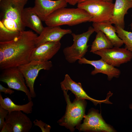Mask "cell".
<instances>
[{
	"label": "cell",
	"instance_id": "cell-3",
	"mask_svg": "<svg viewBox=\"0 0 132 132\" xmlns=\"http://www.w3.org/2000/svg\"><path fill=\"white\" fill-rule=\"evenodd\" d=\"M63 91L67 103L66 110L64 115L57 122L60 125L73 132L75 130V127L80 124L84 117L86 103L85 99L77 100L76 99L71 102L67 91Z\"/></svg>",
	"mask_w": 132,
	"mask_h": 132
},
{
	"label": "cell",
	"instance_id": "cell-11",
	"mask_svg": "<svg viewBox=\"0 0 132 132\" xmlns=\"http://www.w3.org/2000/svg\"><path fill=\"white\" fill-rule=\"evenodd\" d=\"M84 118L83 123L76 127L79 131L114 132L113 129L103 120L101 114L95 110H91L87 115H84Z\"/></svg>",
	"mask_w": 132,
	"mask_h": 132
},
{
	"label": "cell",
	"instance_id": "cell-18",
	"mask_svg": "<svg viewBox=\"0 0 132 132\" xmlns=\"http://www.w3.org/2000/svg\"><path fill=\"white\" fill-rule=\"evenodd\" d=\"M22 20L25 27L30 28L39 34L41 33L44 27L42 20L33 7L24 8L22 14Z\"/></svg>",
	"mask_w": 132,
	"mask_h": 132
},
{
	"label": "cell",
	"instance_id": "cell-4",
	"mask_svg": "<svg viewBox=\"0 0 132 132\" xmlns=\"http://www.w3.org/2000/svg\"><path fill=\"white\" fill-rule=\"evenodd\" d=\"M114 5L113 3L99 0H87L78 3L77 7L91 16L89 22L98 23L110 21Z\"/></svg>",
	"mask_w": 132,
	"mask_h": 132
},
{
	"label": "cell",
	"instance_id": "cell-22",
	"mask_svg": "<svg viewBox=\"0 0 132 132\" xmlns=\"http://www.w3.org/2000/svg\"><path fill=\"white\" fill-rule=\"evenodd\" d=\"M115 26L118 36L125 44V47L132 52V32L126 31L118 26Z\"/></svg>",
	"mask_w": 132,
	"mask_h": 132
},
{
	"label": "cell",
	"instance_id": "cell-14",
	"mask_svg": "<svg viewBox=\"0 0 132 132\" xmlns=\"http://www.w3.org/2000/svg\"><path fill=\"white\" fill-rule=\"evenodd\" d=\"M72 33V30L69 29H62L58 26H47L36 38V47L48 42H60L65 35Z\"/></svg>",
	"mask_w": 132,
	"mask_h": 132
},
{
	"label": "cell",
	"instance_id": "cell-31",
	"mask_svg": "<svg viewBox=\"0 0 132 132\" xmlns=\"http://www.w3.org/2000/svg\"><path fill=\"white\" fill-rule=\"evenodd\" d=\"M2 0H0V1H1Z\"/></svg>",
	"mask_w": 132,
	"mask_h": 132
},
{
	"label": "cell",
	"instance_id": "cell-17",
	"mask_svg": "<svg viewBox=\"0 0 132 132\" xmlns=\"http://www.w3.org/2000/svg\"><path fill=\"white\" fill-rule=\"evenodd\" d=\"M132 8V0H116L110 23L124 29L125 16L127 13L128 10Z\"/></svg>",
	"mask_w": 132,
	"mask_h": 132
},
{
	"label": "cell",
	"instance_id": "cell-20",
	"mask_svg": "<svg viewBox=\"0 0 132 132\" xmlns=\"http://www.w3.org/2000/svg\"><path fill=\"white\" fill-rule=\"evenodd\" d=\"M33 105L32 100L25 104H16L9 97L3 98L0 93V106L8 110L9 113L14 111H21L25 114H30L32 112Z\"/></svg>",
	"mask_w": 132,
	"mask_h": 132
},
{
	"label": "cell",
	"instance_id": "cell-15",
	"mask_svg": "<svg viewBox=\"0 0 132 132\" xmlns=\"http://www.w3.org/2000/svg\"><path fill=\"white\" fill-rule=\"evenodd\" d=\"M61 45L60 41L48 42L36 47L31 53L30 61H49L58 51Z\"/></svg>",
	"mask_w": 132,
	"mask_h": 132
},
{
	"label": "cell",
	"instance_id": "cell-13",
	"mask_svg": "<svg viewBox=\"0 0 132 132\" xmlns=\"http://www.w3.org/2000/svg\"><path fill=\"white\" fill-rule=\"evenodd\" d=\"M33 9L42 21L44 22L47 17L55 10L66 7L67 3L65 0H34Z\"/></svg>",
	"mask_w": 132,
	"mask_h": 132
},
{
	"label": "cell",
	"instance_id": "cell-19",
	"mask_svg": "<svg viewBox=\"0 0 132 132\" xmlns=\"http://www.w3.org/2000/svg\"><path fill=\"white\" fill-rule=\"evenodd\" d=\"M92 26L96 32L101 31L104 33L114 47H120L124 44L123 41L116 33L115 27L113 26L110 21L93 22Z\"/></svg>",
	"mask_w": 132,
	"mask_h": 132
},
{
	"label": "cell",
	"instance_id": "cell-29",
	"mask_svg": "<svg viewBox=\"0 0 132 132\" xmlns=\"http://www.w3.org/2000/svg\"><path fill=\"white\" fill-rule=\"evenodd\" d=\"M130 26L131 29V30H132V22L130 24Z\"/></svg>",
	"mask_w": 132,
	"mask_h": 132
},
{
	"label": "cell",
	"instance_id": "cell-7",
	"mask_svg": "<svg viewBox=\"0 0 132 132\" xmlns=\"http://www.w3.org/2000/svg\"><path fill=\"white\" fill-rule=\"evenodd\" d=\"M0 81L6 83L9 88L24 92L29 101L32 98L26 85L25 78L18 67H12L2 70Z\"/></svg>",
	"mask_w": 132,
	"mask_h": 132
},
{
	"label": "cell",
	"instance_id": "cell-24",
	"mask_svg": "<svg viewBox=\"0 0 132 132\" xmlns=\"http://www.w3.org/2000/svg\"><path fill=\"white\" fill-rule=\"evenodd\" d=\"M8 113V110L0 106V131L4 125L5 118Z\"/></svg>",
	"mask_w": 132,
	"mask_h": 132
},
{
	"label": "cell",
	"instance_id": "cell-16",
	"mask_svg": "<svg viewBox=\"0 0 132 132\" xmlns=\"http://www.w3.org/2000/svg\"><path fill=\"white\" fill-rule=\"evenodd\" d=\"M80 64H88L94 67V69L91 72V74L94 75L97 73H101L107 75L108 79L110 80L113 77L118 78L121 72L118 69L110 65L101 59L96 60H90L84 57L78 60Z\"/></svg>",
	"mask_w": 132,
	"mask_h": 132
},
{
	"label": "cell",
	"instance_id": "cell-21",
	"mask_svg": "<svg viewBox=\"0 0 132 132\" xmlns=\"http://www.w3.org/2000/svg\"><path fill=\"white\" fill-rule=\"evenodd\" d=\"M97 33L91 45L90 52L93 53L98 50L113 47L110 41L102 32L99 31Z\"/></svg>",
	"mask_w": 132,
	"mask_h": 132
},
{
	"label": "cell",
	"instance_id": "cell-1",
	"mask_svg": "<svg viewBox=\"0 0 132 132\" xmlns=\"http://www.w3.org/2000/svg\"><path fill=\"white\" fill-rule=\"evenodd\" d=\"M37 36L32 31L23 30L11 41L0 42V70L18 67L29 62L32 52L36 47Z\"/></svg>",
	"mask_w": 132,
	"mask_h": 132
},
{
	"label": "cell",
	"instance_id": "cell-12",
	"mask_svg": "<svg viewBox=\"0 0 132 132\" xmlns=\"http://www.w3.org/2000/svg\"><path fill=\"white\" fill-rule=\"evenodd\" d=\"M60 85L62 90H70L75 95L76 99L77 100L88 99L92 102L95 105L101 103H111L109 100V98L112 94L110 92L108 94L107 97L105 100H98L93 99L87 95L80 83H77L73 81L67 74L65 75L64 80L60 83Z\"/></svg>",
	"mask_w": 132,
	"mask_h": 132
},
{
	"label": "cell",
	"instance_id": "cell-27",
	"mask_svg": "<svg viewBox=\"0 0 132 132\" xmlns=\"http://www.w3.org/2000/svg\"><path fill=\"white\" fill-rule=\"evenodd\" d=\"M80 0L78 3L83 1L86 0ZM104 1L110 2L111 3H113V0H99Z\"/></svg>",
	"mask_w": 132,
	"mask_h": 132
},
{
	"label": "cell",
	"instance_id": "cell-25",
	"mask_svg": "<svg viewBox=\"0 0 132 132\" xmlns=\"http://www.w3.org/2000/svg\"><path fill=\"white\" fill-rule=\"evenodd\" d=\"M0 92H3L6 94H8L11 95L14 93V91L10 88H6L4 87L0 84Z\"/></svg>",
	"mask_w": 132,
	"mask_h": 132
},
{
	"label": "cell",
	"instance_id": "cell-8",
	"mask_svg": "<svg viewBox=\"0 0 132 132\" xmlns=\"http://www.w3.org/2000/svg\"><path fill=\"white\" fill-rule=\"evenodd\" d=\"M27 1L17 0H2L0 1V19L6 18L14 21L21 31L25 27L22 20L24 7Z\"/></svg>",
	"mask_w": 132,
	"mask_h": 132
},
{
	"label": "cell",
	"instance_id": "cell-30",
	"mask_svg": "<svg viewBox=\"0 0 132 132\" xmlns=\"http://www.w3.org/2000/svg\"><path fill=\"white\" fill-rule=\"evenodd\" d=\"M20 0V1H27V0Z\"/></svg>",
	"mask_w": 132,
	"mask_h": 132
},
{
	"label": "cell",
	"instance_id": "cell-6",
	"mask_svg": "<svg viewBox=\"0 0 132 132\" xmlns=\"http://www.w3.org/2000/svg\"><path fill=\"white\" fill-rule=\"evenodd\" d=\"M52 66V63L51 61L32 60L27 64L18 67L25 78L32 98H34L36 96L34 90V84L39 71L42 69L49 70Z\"/></svg>",
	"mask_w": 132,
	"mask_h": 132
},
{
	"label": "cell",
	"instance_id": "cell-23",
	"mask_svg": "<svg viewBox=\"0 0 132 132\" xmlns=\"http://www.w3.org/2000/svg\"><path fill=\"white\" fill-rule=\"evenodd\" d=\"M34 126L39 127L43 132H49L51 128L49 125L44 123L41 120L36 119L33 121Z\"/></svg>",
	"mask_w": 132,
	"mask_h": 132
},
{
	"label": "cell",
	"instance_id": "cell-28",
	"mask_svg": "<svg viewBox=\"0 0 132 132\" xmlns=\"http://www.w3.org/2000/svg\"><path fill=\"white\" fill-rule=\"evenodd\" d=\"M129 107L132 110V104H130V105Z\"/></svg>",
	"mask_w": 132,
	"mask_h": 132
},
{
	"label": "cell",
	"instance_id": "cell-2",
	"mask_svg": "<svg viewBox=\"0 0 132 132\" xmlns=\"http://www.w3.org/2000/svg\"><path fill=\"white\" fill-rule=\"evenodd\" d=\"M91 16L85 10L77 7H64L55 10L44 21L47 26H60L63 25L73 26L89 22Z\"/></svg>",
	"mask_w": 132,
	"mask_h": 132
},
{
	"label": "cell",
	"instance_id": "cell-10",
	"mask_svg": "<svg viewBox=\"0 0 132 132\" xmlns=\"http://www.w3.org/2000/svg\"><path fill=\"white\" fill-rule=\"evenodd\" d=\"M93 53L99 55L101 59L114 67H119L132 59V52L125 47H114L98 50Z\"/></svg>",
	"mask_w": 132,
	"mask_h": 132
},
{
	"label": "cell",
	"instance_id": "cell-5",
	"mask_svg": "<svg viewBox=\"0 0 132 132\" xmlns=\"http://www.w3.org/2000/svg\"><path fill=\"white\" fill-rule=\"evenodd\" d=\"M95 32L93 27L90 26L88 30L79 34L72 33L73 42L71 46L63 50V52L66 60L68 63H73L83 57L88 51V42L91 35Z\"/></svg>",
	"mask_w": 132,
	"mask_h": 132
},
{
	"label": "cell",
	"instance_id": "cell-26",
	"mask_svg": "<svg viewBox=\"0 0 132 132\" xmlns=\"http://www.w3.org/2000/svg\"><path fill=\"white\" fill-rule=\"evenodd\" d=\"M67 3L72 5H75L78 3L80 0H65Z\"/></svg>",
	"mask_w": 132,
	"mask_h": 132
},
{
	"label": "cell",
	"instance_id": "cell-9",
	"mask_svg": "<svg viewBox=\"0 0 132 132\" xmlns=\"http://www.w3.org/2000/svg\"><path fill=\"white\" fill-rule=\"evenodd\" d=\"M33 126L30 118L21 111L9 113L0 132H28Z\"/></svg>",
	"mask_w": 132,
	"mask_h": 132
}]
</instances>
